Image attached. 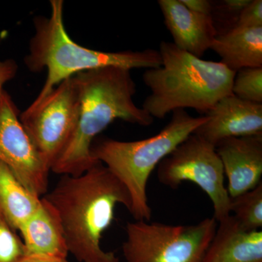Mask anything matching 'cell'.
Here are the masks:
<instances>
[{
    "instance_id": "1",
    "label": "cell",
    "mask_w": 262,
    "mask_h": 262,
    "mask_svg": "<svg viewBox=\"0 0 262 262\" xmlns=\"http://www.w3.org/2000/svg\"><path fill=\"white\" fill-rule=\"evenodd\" d=\"M56 211L69 253L80 262H120L115 253L101 247L103 233L115 220V208L130 211L126 188L103 164L78 177L63 175L42 196Z\"/></svg>"
},
{
    "instance_id": "2",
    "label": "cell",
    "mask_w": 262,
    "mask_h": 262,
    "mask_svg": "<svg viewBox=\"0 0 262 262\" xmlns=\"http://www.w3.org/2000/svg\"><path fill=\"white\" fill-rule=\"evenodd\" d=\"M80 96L77 128L51 171L78 177L100 163L91 154L95 139L116 120L150 126L155 119L136 106V85L130 70L108 67L73 76Z\"/></svg>"
},
{
    "instance_id": "3",
    "label": "cell",
    "mask_w": 262,
    "mask_h": 262,
    "mask_svg": "<svg viewBox=\"0 0 262 262\" xmlns=\"http://www.w3.org/2000/svg\"><path fill=\"white\" fill-rule=\"evenodd\" d=\"M49 17L34 19V34L29 42L24 63L31 72L47 70V77L35 100L47 96L58 84L80 72L115 67L127 69H156L161 67L159 51L104 52L90 49L69 36L63 23V1L51 0Z\"/></svg>"
},
{
    "instance_id": "4",
    "label": "cell",
    "mask_w": 262,
    "mask_h": 262,
    "mask_svg": "<svg viewBox=\"0 0 262 262\" xmlns=\"http://www.w3.org/2000/svg\"><path fill=\"white\" fill-rule=\"evenodd\" d=\"M159 52L161 67L143 75L151 94L142 108L153 118L163 119L186 108L206 114L221 98L232 94L236 73L222 62L203 60L165 41L160 42Z\"/></svg>"
},
{
    "instance_id": "5",
    "label": "cell",
    "mask_w": 262,
    "mask_h": 262,
    "mask_svg": "<svg viewBox=\"0 0 262 262\" xmlns=\"http://www.w3.org/2000/svg\"><path fill=\"white\" fill-rule=\"evenodd\" d=\"M206 120L205 115L194 117L185 110H177L172 112L171 120L163 130L147 139L134 141L95 139L91 156L103 164L126 188L131 200L129 212L136 221L151 220L146 187L153 170Z\"/></svg>"
},
{
    "instance_id": "6",
    "label": "cell",
    "mask_w": 262,
    "mask_h": 262,
    "mask_svg": "<svg viewBox=\"0 0 262 262\" xmlns=\"http://www.w3.org/2000/svg\"><path fill=\"white\" fill-rule=\"evenodd\" d=\"M217 225L213 217L192 225L127 222L122 253L126 262H202Z\"/></svg>"
},
{
    "instance_id": "7",
    "label": "cell",
    "mask_w": 262,
    "mask_h": 262,
    "mask_svg": "<svg viewBox=\"0 0 262 262\" xmlns=\"http://www.w3.org/2000/svg\"><path fill=\"white\" fill-rule=\"evenodd\" d=\"M79 112L78 89L72 77L20 114L22 125L50 170L75 134Z\"/></svg>"
},
{
    "instance_id": "8",
    "label": "cell",
    "mask_w": 262,
    "mask_h": 262,
    "mask_svg": "<svg viewBox=\"0 0 262 262\" xmlns=\"http://www.w3.org/2000/svg\"><path fill=\"white\" fill-rule=\"evenodd\" d=\"M225 172L215 146L192 134L164 158L158 166V181L177 189L194 183L211 199L217 222L231 214V198L225 186Z\"/></svg>"
},
{
    "instance_id": "9",
    "label": "cell",
    "mask_w": 262,
    "mask_h": 262,
    "mask_svg": "<svg viewBox=\"0 0 262 262\" xmlns=\"http://www.w3.org/2000/svg\"><path fill=\"white\" fill-rule=\"evenodd\" d=\"M10 95L0 97V161L8 165L30 192L42 198L48 192L51 170L43 161L20 121Z\"/></svg>"
},
{
    "instance_id": "10",
    "label": "cell",
    "mask_w": 262,
    "mask_h": 262,
    "mask_svg": "<svg viewBox=\"0 0 262 262\" xmlns=\"http://www.w3.org/2000/svg\"><path fill=\"white\" fill-rule=\"evenodd\" d=\"M205 116L206 122L194 134L213 146L228 138L262 134V103L244 101L232 94L221 98Z\"/></svg>"
},
{
    "instance_id": "11",
    "label": "cell",
    "mask_w": 262,
    "mask_h": 262,
    "mask_svg": "<svg viewBox=\"0 0 262 262\" xmlns=\"http://www.w3.org/2000/svg\"><path fill=\"white\" fill-rule=\"evenodd\" d=\"M228 181L231 198L248 192L261 182L262 134L228 138L215 146Z\"/></svg>"
},
{
    "instance_id": "12",
    "label": "cell",
    "mask_w": 262,
    "mask_h": 262,
    "mask_svg": "<svg viewBox=\"0 0 262 262\" xmlns=\"http://www.w3.org/2000/svg\"><path fill=\"white\" fill-rule=\"evenodd\" d=\"M158 5L177 47L200 58L211 49L217 35L211 15L192 11L181 0H159Z\"/></svg>"
},
{
    "instance_id": "13",
    "label": "cell",
    "mask_w": 262,
    "mask_h": 262,
    "mask_svg": "<svg viewBox=\"0 0 262 262\" xmlns=\"http://www.w3.org/2000/svg\"><path fill=\"white\" fill-rule=\"evenodd\" d=\"M217 223L202 262H262L261 230H247L232 214Z\"/></svg>"
},
{
    "instance_id": "14",
    "label": "cell",
    "mask_w": 262,
    "mask_h": 262,
    "mask_svg": "<svg viewBox=\"0 0 262 262\" xmlns=\"http://www.w3.org/2000/svg\"><path fill=\"white\" fill-rule=\"evenodd\" d=\"M41 206L19 227L25 255L67 258L68 248L59 217L41 198Z\"/></svg>"
},
{
    "instance_id": "15",
    "label": "cell",
    "mask_w": 262,
    "mask_h": 262,
    "mask_svg": "<svg viewBox=\"0 0 262 262\" xmlns=\"http://www.w3.org/2000/svg\"><path fill=\"white\" fill-rule=\"evenodd\" d=\"M211 50L234 72L262 67V27L235 28L215 37Z\"/></svg>"
},
{
    "instance_id": "16",
    "label": "cell",
    "mask_w": 262,
    "mask_h": 262,
    "mask_svg": "<svg viewBox=\"0 0 262 262\" xmlns=\"http://www.w3.org/2000/svg\"><path fill=\"white\" fill-rule=\"evenodd\" d=\"M41 198L30 192L11 169L0 161V212L15 230L41 206Z\"/></svg>"
},
{
    "instance_id": "17",
    "label": "cell",
    "mask_w": 262,
    "mask_h": 262,
    "mask_svg": "<svg viewBox=\"0 0 262 262\" xmlns=\"http://www.w3.org/2000/svg\"><path fill=\"white\" fill-rule=\"evenodd\" d=\"M230 212L247 230H261L262 182L251 190L231 198Z\"/></svg>"
},
{
    "instance_id": "18",
    "label": "cell",
    "mask_w": 262,
    "mask_h": 262,
    "mask_svg": "<svg viewBox=\"0 0 262 262\" xmlns=\"http://www.w3.org/2000/svg\"><path fill=\"white\" fill-rule=\"evenodd\" d=\"M232 93L244 101L262 103V67L243 69L236 72Z\"/></svg>"
},
{
    "instance_id": "19",
    "label": "cell",
    "mask_w": 262,
    "mask_h": 262,
    "mask_svg": "<svg viewBox=\"0 0 262 262\" xmlns=\"http://www.w3.org/2000/svg\"><path fill=\"white\" fill-rule=\"evenodd\" d=\"M250 0H225L212 3L211 17L217 35L234 29L242 10Z\"/></svg>"
},
{
    "instance_id": "20",
    "label": "cell",
    "mask_w": 262,
    "mask_h": 262,
    "mask_svg": "<svg viewBox=\"0 0 262 262\" xmlns=\"http://www.w3.org/2000/svg\"><path fill=\"white\" fill-rule=\"evenodd\" d=\"M24 255L23 241L0 212V262H18Z\"/></svg>"
},
{
    "instance_id": "21",
    "label": "cell",
    "mask_w": 262,
    "mask_h": 262,
    "mask_svg": "<svg viewBox=\"0 0 262 262\" xmlns=\"http://www.w3.org/2000/svg\"><path fill=\"white\" fill-rule=\"evenodd\" d=\"M235 27L247 29L262 27L261 0H250L239 14Z\"/></svg>"
},
{
    "instance_id": "22",
    "label": "cell",
    "mask_w": 262,
    "mask_h": 262,
    "mask_svg": "<svg viewBox=\"0 0 262 262\" xmlns=\"http://www.w3.org/2000/svg\"><path fill=\"white\" fill-rule=\"evenodd\" d=\"M18 67L14 60L0 61V97L3 94V86L8 81L13 80L18 72Z\"/></svg>"
},
{
    "instance_id": "23",
    "label": "cell",
    "mask_w": 262,
    "mask_h": 262,
    "mask_svg": "<svg viewBox=\"0 0 262 262\" xmlns=\"http://www.w3.org/2000/svg\"><path fill=\"white\" fill-rule=\"evenodd\" d=\"M181 2L193 12L200 14L211 15V1L208 0H181Z\"/></svg>"
},
{
    "instance_id": "24",
    "label": "cell",
    "mask_w": 262,
    "mask_h": 262,
    "mask_svg": "<svg viewBox=\"0 0 262 262\" xmlns=\"http://www.w3.org/2000/svg\"><path fill=\"white\" fill-rule=\"evenodd\" d=\"M18 262H69L67 258L40 255H24Z\"/></svg>"
}]
</instances>
